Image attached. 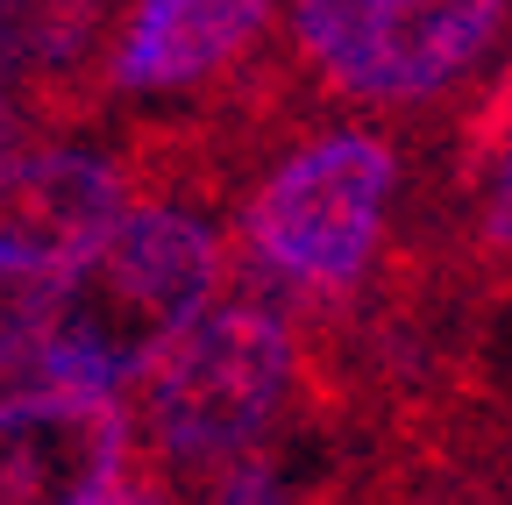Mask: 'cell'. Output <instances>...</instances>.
<instances>
[{"mask_svg":"<svg viewBox=\"0 0 512 505\" xmlns=\"http://www.w3.org/2000/svg\"><path fill=\"white\" fill-rule=\"evenodd\" d=\"M228 200L207 185H136V207L50 292L43 335L8 356V392L29 385H100L121 392L150 377L192 328L214 313V292L235 278Z\"/></svg>","mask_w":512,"mask_h":505,"instance_id":"6da1fadb","label":"cell"},{"mask_svg":"<svg viewBox=\"0 0 512 505\" xmlns=\"http://www.w3.org/2000/svg\"><path fill=\"white\" fill-rule=\"evenodd\" d=\"M406 143L377 129H320L292 143L235 214V292L285 313L356 292L384 264Z\"/></svg>","mask_w":512,"mask_h":505,"instance_id":"7a4b0ae2","label":"cell"},{"mask_svg":"<svg viewBox=\"0 0 512 505\" xmlns=\"http://www.w3.org/2000/svg\"><path fill=\"white\" fill-rule=\"evenodd\" d=\"M292 406H299L292 313L256 292H235L150 370V392H143L150 470H164L200 505L207 484L249 449H264Z\"/></svg>","mask_w":512,"mask_h":505,"instance_id":"3957f363","label":"cell"},{"mask_svg":"<svg viewBox=\"0 0 512 505\" xmlns=\"http://www.w3.org/2000/svg\"><path fill=\"white\" fill-rule=\"evenodd\" d=\"M505 29H512V0H363L328 43L299 57L342 100L434 107L484 72Z\"/></svg>","mask_w":512,"mask_h":505,"instance_id":"277c9868","label":"cell"},{"mask_svg":"<svg viewBox=\"0 0 512 505\" xmlns=\"http://www.w3.org/2000/svg\"><path fill=\"white\" fill-rule=\"evenodd\" d=\"M128 207H136V178H128L121 143L114 150L79 143V136L8 143V207H0L8 242H0V271L57 285L121 228Z\"/></svg>","mask_w":512,"mask_h":505,"instance_id":"5b68a950","label":"cell"},{"mask_svg":"<svg viewBox=\"0 0 512 505\" xmlns=\"http://www.w3.org/2000/svg\"><path fill=\"white\" fill-rule=\"evenodd\" d=\"M136 0H8V143L72 136L114 100L107 65Z\"/></svg>","mask_w":512,"mask_h":505,"instance_id":"8992f818","label":"cell"},{"mask_svg":"<svg viewBox=\"0 0 512 505\" xmlns=\"http://www.w3.org/2000/svg\"><path fill=\"white\" fill-rule=\"evenodd\" d=\"M128 477V413L100 385L8 392L0 505H93Z\"/></svg>","mask_w":512,"mask_h":505,"instance_id":"52a82bcc","label":"cell"},{"mask_svg":"<svg viewBox=\"0 0 512 505\" xmlns=\"http://www.w3.org/2000/svg\"><path fill=\"white\" fill-rule=\"evenodd\" d=\"M278 43V0H136L121 22L107 86L114 100L214 93Z\"/></svg>","mask_w":512,"mask_h":505,"instance_id":"ba28073f","label":"cell"},{"mask_svg":"<svg viewBox=\"0 0 512 505\" xmlns=\"http://www.w3.org/2000/svg\"><path fill=\"white\" fill-rule=\"evenodd\" d=\"M470 249L512 285V136H505V150H498V164H491V178H484V193H477Z\"/></svg>","mask_w":512,"mask_h":505,"instance_id":"9c48e42d","label":"cell"},{"mask_svg":"<svg viewBox=\"0 0 512 505\" xmlns=\"http://www.w3.org/2000/svg\"><path fill=\"white\" fill-rule=\"evenodd\" d=\"M93 505H192V498H185L164 470H150V463H143V470H128L114 491H100Z\"/></svg>","mask_w":512,"mask_h":505,"instance_id":"30bf717a","label":"cell"}]
</instances>
